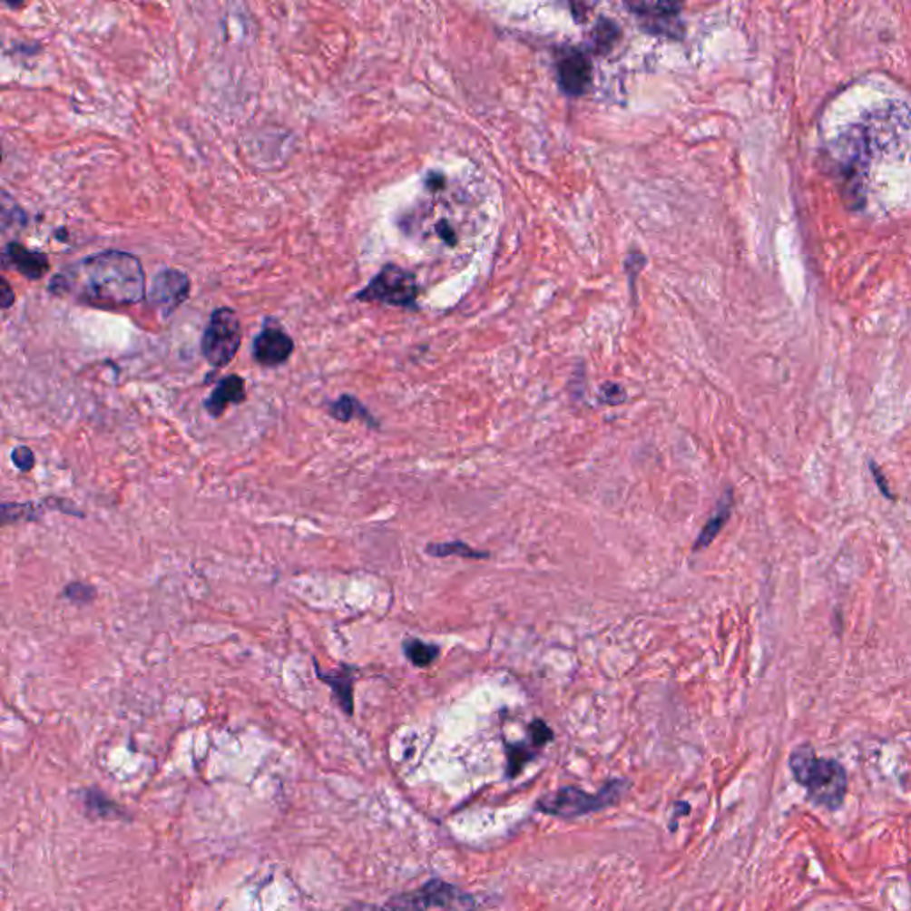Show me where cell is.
I'll use <instances>...</instances> for the list:
<instances>
[{
	"instance_id": "44dd1931",
	"label": "cell",
	"mask_w": 911,
	"mask_h": 911,
	"mask_svg": "<svg viewBox=\"0 0 911 911\" xmlns=\"http://www.w3.org/2000/svg\"><path fill=\"white\" fill-rule=\"evenodd\" d=\"M534 757V751L525 744H509L507 759H509V776H514L522 768Z\"/></svg>"
},
{
	"instance_id": "8fae6325",
	"label": "cell",
	"mask_w": 911,
	"mask_h": 911,
	"mask_svg": "<svg viewBox=\"0 0 911 911\" xmlns=\"http://www.w3.org/2000/svg\"><path fill=\"white\" fill-rule=\"evenodd\" d=\"M424 887L431 897L433 906H436V908H442L446 911L475 910L474 899L468 894H465L463 890H459L455 885L444 883L440 879H431Z\"/></svg>"
},
{
	"instance_id": "484cf974",
	"label": "cell",
	"mask_w": 911,
	"mask_h": 911,
	"mask_svg": "<svg viewBox=\"0 0 911 911\" xmlns=\"http://www.w3.org/2000/svg\"><path fill=\"white\" fill-rule=\"evenodd\" d=\"M868 468H870V474H872V477H874V481H876V485H877L879 492H881L887 499L896 501V495L890 492V486H888V483H887V477H885V475H883V472L877 468V465H876L874 461H868Z\"/></svg>"
},
{
	"instance_id": "7a4b0ae2",
	"label": "cell",
	"mask_w": 911,
	"mask_h": 911,
	"mask_svg": "<svg viewBox=\"0 0 911 911\" xmlns=\"http://www.w3.org/2000/svg\"><path fill=\"white\" fill-rule=\"evenodd\" d=\"M789 764L796 781L807 789L810 801L828 810H837L842 805L847 773L840 762L819 759L814 748L805 744L792 751Z\"/></svg>"
},
{
	"instance_id": "6da1fadb",
	"label": "cell",
	"mask_w": 911,
	"mask_h": 911,
	"mask_svg": "<svg viewBox=\"0 0 911 911\" xmlns=\"http://www.w3.org/2000/svg\"><path fill=\"white\" fill-rule=\"evenodd\" d=\"M48 292L100 310H123L144 299L146 276L136 255L107 250L66 266L50 279Z\"/></svg>"
},
{
	"instance_id": "277c9868",
	"label": "cell",
	"mask_w": 911,
	"mask_h": 911,
	"mask_svg": "<svg viewBox=\"0 0 911 911\" xmlns=\"http://www.w3.org/2000/svg\"><path fill=\"white\" fill-rule=\"evenodd\" d=\"M242 342V328L235 310L221 307L212 312L201 337V353L214 368L227 367Z\"/></svg>"
},
{
	"instance_id": "e0dca14e",
	"label": "cell",
	"mask_w": 911,
	"mask_h": 911,
	"mask_svg": "<svg viewBox=\"0 0 911 911\" xmlns=\"http://www.w3.org/2000/svg\"><path fill=\"white\" fill-rule=\"evenodd\" d=\"M438 653H440V650L435 644H427L420 639L405 641V655L410 659L413 666H418V668L431 666L435 662V659L438 657Z\"/></svg>"
},
{
	"instance_id": "9c48e42d",
	"label": "cell",
	"mask_w": 911,
	"mask_h": 911,
	"mask_svg": "<svg viewBox=\"0 0 911 911\" xmlns=\"http://www.w3.org/2000/svg\"><path fill=\"white\" fill-rule=\"evenodd\" d=\"M4 262L13 266L20 274L29 279H40L50 269L45 253L29 250L20 242H9L4 248Z\"/></svg>"
},
{
	"instance_id": "5b68a950",
	"label": "cell",
	"mask_w": 911,
	"mask_h": 911,
	"mask_svg": "<svg viewBox=\"0 0 911 911\" xmlns=\"http://www.w3.org/2000/svg\"><path fill=\"white\" fill-rule=\"evenodd\" d=\"M416 296L418 285L415 274L396 264H388L368 281L364 290L357 294V299L392 307H411Z\"/></svg>"
},
{
	"instance_id": "7402d4cb",
	"label": "cell",
	"mask_w": 911,
	"mask_h": 911,
	"mask_svg": "<svg viewBox=\"0 0 911 911\" xmlns=\"http://www.w3.org/2000/svg\"><path fill=\"white\" fill-rule=\"evenodd\" d=\"M64 596L75 603H88L94 598V590L92 586H86L84 583H72L66 586Z\"/></svg>"
},
{
	"instance_id": "5bb4252c",
	"label": "cell",
	"mask_w": 911,
	"mask_h": 911,
	"mask_svg": "<svg viewBox=\"0 0 911 911\" xmlns=\"http://www.w3.org/2000/svg\"><path fill=\"white\" fill-rule=\"evenodd\" d=\"M731 507H733V494H731V490H727L723 494V497L718 502V507H716L714 514L710 516V520L701 529V533H700V536H698V540L694 544V550H703V548L709 547L718 538V534L723 531V527L729 522L730 514H731Z\"/></svg>"
},
{
	"instance_id": "52a82bcc",
	"label": "cell",
	"mask_w": 911,
	"mask_h": 911,
	"mask_svg": "<svg viewBox=\"0 0 911 911\" xmlns=\"http://www.w3.org/2000/svg\"><path fill=\"white\" fill-rule=\"evenodd\" d=\"M251 353L255 362L262 367H279L292 357L294 340L273 319H268L253 340Z\"/></svg>"
},
{
	"instance_id": "4fadbf2b",
	"label": "cell",
	"mask_w": 911,
	"mask_h": 911,
	"mask_svg": "<svg viewBox=\"0 0 911 911\" xmlns=\"http://www.w3.org/2000/svg\"><path fill=\"white\" fill-rule=\"evenodd\" d=\"M316 668H318V677H319L320 682L329 685V689L333 691V696L337 698V703L338 707L348 714L351 716L353 710H355V698H353V683H355V677L346 673L344 670H338V671H328L324 673L319 668V664L316 662Z\"/></svg>"
},
{
	"instance_id": "ffe728a7",
	"label": "cell",
	"mask_w": 911,
	"mask_h": 911,
	"mask_svg": "<svg viewBox=\"0 0 911 911\" xmlns=\"http://www.w3.org/2000/svg\"><path fill=\"white\" fill-rule=\"evenodd\" d=\"M86 805H88V810L94 812L96 816L100 818H118L120 816V810L118 807L109 801L103 794L96 792V790H86Z\"/></svg>"
},
{
	"instance_id": "d4e9b609",
	"label": "cell",
	"mask_w": 911,
	"mask_h": 911,
	"mask_svg": "<svg viewBox=\"0 0 911 911\" xmlns=\"http://www.w3.org/2000/svg\"><path fill=\"white\" fill-rule=\"evenodd\" d=\"M529 731H531V742L534 748H542L545 746L548 740L552 739V730L548 729L547 725L540 720H536L531 727H529Z\"/></svg>"
},
{
	"instance_id": "8992f818",
	"label": "cell",
	"mask_w": 911,
	"mask_h": 911,
	"mask_svg": "<svg viewBox=\"0 0 911 911\" xmlns=\"http://www.w3.org/2000/svg\"><path fill=\"white\" fill-rule=\"evenodd\" d=\"M191 292V279L181 269H162L153 276L150 287V305L164 319L173 316V312L187 301Z\"/></svg>"
},
{
	"instance_id": "2e32d148",
	"label": "cell",
	"mask_w": 911,
	"mask_h": 911,
	"mask_svg": "<svg viewBox=\"0 0 911 911\" xmlns=\"http://www.w3.org/2000/svg\"><path fill=\"white\" fill-rule=\"evenodd\" d=\"M328 411L338 422H349L355 416H362L367 422L372 424V416L367 413V410L362 407V403L358 399H355L353 396H342V397H338L335 403H331L328 407Z\"/></svg>"
},
{
	"instance_id": "ac0fdd59",
	"label": "cell",
	"mask_w": 911,
	"mask_h": 911,
	"mask_svg": "<svg viewBox=\"0 0 911 911\" xmlns=\"http://www.w3.org/2000/svg\"><path fill=\"white\" fill-rule=\"evenodd\" d=\"M618 36H620L618 25L607 18L605 20L602 18L593 29V46L596 52H602V54L609 52L616 44Z\"/></svg>"
},
{
	"instance_id": "7c38bea8",
	"label": "cell",
	"mask_w": 911,
	"mask_h": 911,
	"mask_svg": "<svg viewBox=\"0 0 911 911\" xmlns=\"http://www.w3.org/2000/svg\"><path fill=\"white\" fill-rule=\"evenodd\" d=\"M433 906L431 897L426 890V887L399 894L392 899H388L383 906H370V905H355L348 911H427Z\"/></svg>"
},
{
	"instance_id": "cb8c5ba5",
	"label": "cell",
	"mask_w": 911,
	"mask_h": 911,
	"mask_svg": "<svg viewBox=\"0 0 911 911\" xmlns=\"http://www.w3.org/2000/svg\"><path fill=\"white\" fill-rule=\"evenodd\" d=\"M11 457H13L15 466H16L18 470H22V472H29V470L34 466V453H33L29 447H25V446L16 447V449L13 451Z\"/></svg>"
},
{
	"instance_id": "4316f807",
	"label": "cell",
	"mask_w": 911,
	"mask_h": 911,
	"mask_svg": "<svg viewBox=\"0 0 911 911\" xmlns=\"http://www.w3.org/2000/svg\"><path fill=\"white\" fill-rule=\"evenodd\" d=\"M0 299H2V309L7 310L15 303V292L11 290V285L5 278H2V287H0Z\"/></svg>"
},
{
	"instance_id": "3957f363",
	"label": "cell",
	"mask_w": 911,
	"mask_h": 911,
	"mask_svg": "<svg viewBox=\"0 0 911 911\" xmlns=\"http://www.w3.org/2000/svg\"><path fill=\"white\" fill-rule=\"evenodd\" d=\"M625 789V781H611L596 794H588L577 787H563L544 796L538 801V810L548 816L572 819L614 805Z\"/></svg>"
},
{
	"instance_id": "9a60e30c",
	"label": "cell",
	"mask_w": 911,
	"mask_h": 911,
	"mask_svg": "<svg viewBox=\"0 0 911 911\" xmlns=\"http://www.w3.org/2000/svg\"><path fill=\"white\" fill-rule=\"evenodd\" d=\"M629 9L644 20H657V27H666L668 22L679 18L681 5L677 4H632Z\"/></svg>"
},
{
	"instance_id": "d6986e66",
	"label": "cell",
	"mask_w": 911,
	"mask_h": 911,
	"mask_svg": "<svg viewBox=\"0 0 911 911\" xmlns=\"http://www.w3.org/2000/svg\"><path fill=\"white\" fill-rule=\"evenodd\" d=\"M427 553L436 555V557H449V555H459V557H468V559H479V557H488V553L474 550L463 542H451V544H436L429 545Z\"/></svg>"
},
{
	"instance_id": "603a6c76",
	"label": "cell",
	"mask_w": 911,
	"mask_h": 911,
	"mask_svg": "<svg viewBox=\"0 0 911 911\" xmlns=\"http://www.w3.org/2000/svg\"><path fill=\"white\" fill-rule=\"evenodd\" d=\"M600 399L611 407L614 405H620L625 401V390L620 387V385H614V383H605L602 388H600Z\"/></svg>"
},
{
	"instance_id": "30bf717a",
	"label": "cell",
	"mask_w": 911,
	"mask_h": 911,
	"mask_svg": "<svg viewBox=\"0 0 911 911\" xmlns=\"http://www.w3.org/2000/svg\"><path fill=\"white\" fill-rule=\"evenodd\" d=\"M246 399V381L237 376L230 374L221 377L211 396L205 399V410L212 416H221L228 407L231 405H240Z\"/></svg>"
},
{
	"instance_id": "ba28073f",
	"label": "cell",
	"mask_w": 911,
	"mask_h": 911,
	"mask_svg": "<svg viewBox=\"0 0 911 911\" xmlns=\"http://www.w3.org/2000/svg\"><path fill=\"white\" fill-rule=\"evenodd\" d=\"M557 77L561 90L568 96H581L590 90L593 64L579 48H564L557 59Z\"/></svg>"
}]
</instances>
